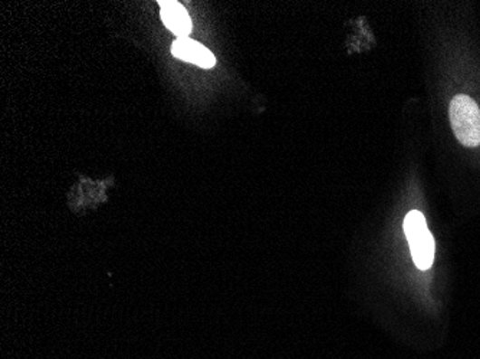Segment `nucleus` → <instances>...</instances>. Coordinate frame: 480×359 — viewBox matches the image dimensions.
Returning <instances> with one entry per match:
<instances>
[{
	"label": "nucleus",
	"instance_id": "7ed1b4c3",
	"mask_svg": "<svg viewBox=\"0 0 480 359\" xmlns=\"http://www.w3.org/2000/svg\"><path fill=\"white\" fill-rule=\"evenodd\" d=\"M171 53L178 58V60L186 61V62H192L198 65V67L213 68L216 65V58L213 56L209 49L195 43L192 39L183 38L178 39L173 46H171Z\"/></svg>",
	"mask_w": 480,
	"mask_h": 359
},
{
	"label": "nucleus",
	"instance_id": "20e7f679",
	"mask_svg": "<svg viewBox=\"0 0 480 359\" xmlns=\"http://www.w3.org/2000/svg\"><path fill=\"white\" fill-rule=\"evenodd\" d=\"M161 19L166 28L170 29L178 39L187 38L192 31V22L185 7L178 2H160Z\"/></svg>",
	"mask_w": 480,
	"mask_h": 359
},
{
	"label": "nucleus",
	"instance_id": "f257e3e1",
	"mask_svg": "<svg viewBox=\"0 0 480 359\" xmlns=\"http://www.w3.org/2000/svg\"><path fill=\"white\" fill-rule=\"evenodd\" d=\"M450 124L465 146H480V109L467 95H456L450 102Z\"/></svg>",
	"mask_w": 480,
	"mask_h": 359
},
{
	"label": "nucleus",
	"instance_id": "f03ea898",
	"mask_svg": "<svg viewBox=\"0 0 480 359\" xmlns=\"http://www.w3.org/2000/svg\"><path fill=\"white\" fill-rule=\"evenodd\" d=\"M404 233L410 244L411 256L421 270L432 268L435 260V239L428 231L426 219L420 212H410L404 219Z\"/></svg>",
	"mask_w": 480,
	"mask_h": 359
}]
</instances>
